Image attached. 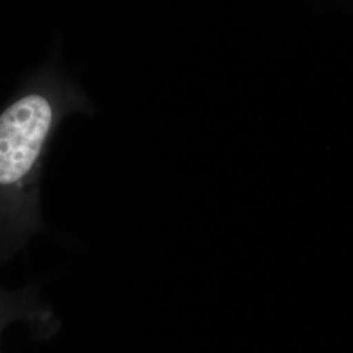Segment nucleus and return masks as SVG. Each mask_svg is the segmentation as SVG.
Returning a JSON list of instances; mask_svg holds the SVG:
<instances>
[{
	"label": "nucleus",
	"mask_w": 353,
	"mask_h": 353,
	"mask_svg": "<svg viewBox=\"0 0 353 353\" xmlns=\"http://www.w3.org/2000/svg\"><path fill=\"white\" fill-rule=\"evenodd\" d=\"M54 123V109L41 94H28L0 114V191L23 189L32 178Z\"/></svg>",
	"instance_id": "1"
}]
</instances>
